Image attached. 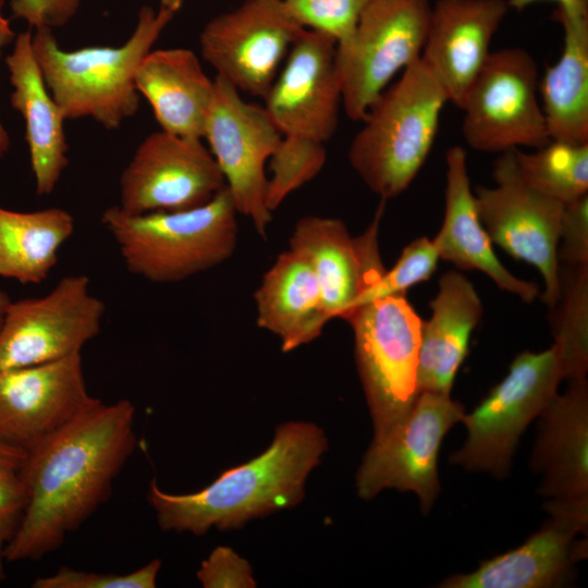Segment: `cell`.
<instances>
[{
	"mask_svg": "<svg viewBox=\"0 0 588 588\" xmlns=\"http://www.w3.org/2000/svg\"><path fill=\"white\" fill-rule=\"evenodd\" d=\"M134 422L128 400L100 401L27 451L28 504L5 562L40 560L58 550L107 501L136 446Z\"/></svg>",
	"mask_w": 588,
	"mask_h": 588,
	"instance_id": "1",
	"label": "cell"
},
{
	"mask_svg": "<svg viewBox=\"0 0 588 588\" xmlns=\"http://www.w3.org/2000/svg\"><path fill=\"white\" fill-rule=\"evenodd\" d=\"M327 450L322 428L287 421L275 428L262 453L221 471L199 491L168 493L152 479L148 501L163 531L200 536L212 527L238 529L250 519L296 506L305 497L309 474Z\"/></svg>",
	"mask_w": 588,
	"mask_h": 588,
	"instance_id": "2",
	"label": "cell"
},
{
	"mask_svg": "<svg viewBox=\"0 0 588 588\" xmlns=\"http://www.w3.org/2000/svg\"><path fill=\"white\" fill-rule=\"evenodd\" d=\"M164 9L143 7L130 38L119 47L63 50L49 26L32 36L36 61L65 120L90 118L107 130L120 127L139 107L137 69L173 19Z\"/></svg>",
	"mask_w": 588,
	"mask_h": 588,
	"instance_id": "3",
	"label": "cell"
},
{
	"mask_svg": "<svg viewBox=\"0 0 588 588\" xmlns=\"http://www.w3.org/2000/svg\"><path fill=\"white\" fill-rule=\"evenodd\" d=\"M448 95L421 59L412 63L368 109L348 161L381 199L403 193L427 160Z\"/></svg>",
	"mask_w": 588,
	"mask_h": 588,
	"instance_id": "4",
	"label": "cell"
},
{
	"mask_svg": "<svg viewBox=\"0 0 588 588\" xmlns=\"http://www.w3.org/2000/svg\"><path fill=\"white\" fill-rule=\"evenodd\" d=\"M237 210L226 185L208 203L180 211L126 213L108 207L100 221L125 268L156 283H173L219 266L237 243Z\"/></svg>",
	"mask_w": 588,
	"mask_h": 588,
	"instance_id": "5",
	"label": "cell"
},
{
	"mask_svg": "<svg viewBox=\"0 0 588 588\" xmlns=\"http://www.w3.org/2000/svg\"><path fill=\"white\" fill-rule=\"evenodd\" d=\"M355 359L373 425L381 439L399 427L418 395L417 368L421 319L405 295L369 301L346 319Z\"/></svg>",
	"mask_w": 588,
	"mask_h": 588,
	"instance_id": "6",
	"label": "cell"
},
{
	"mask_svg": "<svg viewBox=\"0 0 588 588\" xmlns=\"http://www.w3.org/2000/svg\"><path fill=\"white\" fill-rule=\"evenodd\" d=\"M562 379L553 346L540 353L518 354L509 373L471 413L462 416L467 438L451 454L450 463L504 478L519 437L555 396Z\"/></svg>",
	"mask_w": 588,
	"mask_h": 588,
	"instance_id": "7",
	"label": "cell"
},
{
	"mask_svg": "<svg viewBox=\"0 0 588 588\" xmlns=\"http://www.w3.org/2000/svg\"><path fill=\"white\" fill-rule=\"evenodd\" d=\"M432 4L430 0H371L352 38L336 46L342 108L363 121L370 106L399 72L420 59Z\"/></svg>",
	"mask_w": 588,
	"mask_h": 588,
	"instance_id": "8",
	"label": "cell"
},
{
	"mask_svg": "<svg viewBox=\"0 0 588 588\" xmlns=\"http://www.w3.org/2000/svg\"><path fill=\"white\" fill-rule=\"evenodd\" d=\"M534 57L518 47L492 51L462 107V134L481 152L538 148L550 142Z\"/></svg>",
	"mask_w": 588,
	"mask_h": 588,
	"instance_id": "9",
	"label": "cell"
},
{
	"mask_svg": "<svg viewBox=\"0 0 588 588\" xmlns=\"http://www.w3.org/2000/svg\"><path fill=\"white\" fill-rule=\"evenodd\" d=\"M492 174L494 186L475 189L480 221L491 243L538 269L546 285L541 298L554 308L561 295L558 245L564 205L524 182L514 150L499 156Z\"/></svg>",
	"mask_w": 588,
	"mask_h": 588,
	"instance_id": "10",
	"label": "cell"
},
{
	"mask_svg": "<svg viewBox=\"0 0 588 588\" xmlns=\"http://www.w3.org/2000/svg\"><path fill=\"white\" fill-rule=\"evenodd\" d=\"M465 411L450 394L420 392L412 411L392 432L372 439L356 473L364 500L384 489L412 491L428 514L440 492L438 455L448 431Z\"/></svg>",
	"mask_w": 588,
	"mask_h": 588,
	"instance_id": "11",
	"label": "cell"
},
{
	"mask_svg": "<svg viewBox=\"0 0 588 588\" xmlns=\"http://www.w3.org/2000/svg\"><path fill=\"white\" fill-rule=\"evenodd\" d=\"M105 313L85 274L61 278L44 296L10 302L0 327V370L81 354L100 332Z\"/></svg>",
	"mask_w": 588,
	"mask_h": 588,
	"instance_id": "12",
	"label": "cell"
},
{
	"mask_svg": "<svg viewBox=\"0 0 588 588\" xmlns=\"http://www.w3.org/2000/svg\"><path fill=\"white\" fill-rule=\"evenodd\" d=\"M204 138L217 161L238 213L266 237L272 212L266 204V162L282 134L265 107L245 101L233 85L216 76Z\"/></svg>",
	"mask_w": 588,
	"mask_h": 588,
	"instance_id": "13",
	"label": "cell"
},
{
	"mask_svg": "<svg viewBox=\"0 0 588 588\" xmlns=\"http://www.w3.org/2000/svg\"><path fill=\"white\" fill-rule=\"evenodd\" d=\"M303 29L283 0H245L205 25L200 52L218 77L264 98Z\"/></svg>",
	"mask_w": 588,
	"mask_h": 588,
	"instance_id": "14",
	"label": "cell"
},
{
	"mask_svg": "<svg viewBox=\"0 0 588 588\" xmlns=\"http://www.w3.org/2000/svg\"><path fill=\"white\" fill-rule=\"evenodd\" d=\"M201 140L162 130L146 136L121 174L120 209L139 215L208 203L225 181Z\"/></svg>",
	"mask_w": 588,
	"mask_h": 588,
	"instance_id": "15",
	"label": "cell"
},
{
	"mask_svg": "<svg viewBox=\"0 0 588 588\" xmlns=\"http://www.w3.org/2000/svg\"><path fill=\"white\" fill-rule=\"evenodd\" d=\"M99 402L81 354L0 370V439L28 451Z\"/></svg>",
	"mask_w": 588,
	"mask_h": 588,
	"instance_id": "16",
	"label": "cell"
},
{
	"mask_svg": "<svg viewBox=\"0 0 588 588\" xmlns=\"http://www.w3.org/2000/svg\"><path fill=\"white\" fill-rule=\"evenodd\" d=\"M264 99L267 113L282 135L323 144L330 139L342 107L335 40L304 28Z\"/></svg>",
	"mask_w": 588,
	"mask_h": 588,
	"instance_id": "17",
	"label": "cell"
},
{
	"mask_svg": "<svg viewBox=\"0 0 588 588\" xmlns=\"http://www.w3.org/2000/svg\"><path fill=\"white\" fill-rule=\"evenodd\" d=\"M385 201L381 199L373 220L357 237L335 218L307 216L294 226L290 248L310 264L330 320H346L362 294L385 271L378 246Z\"/></svg>",
	"mask_w": 588,
	"mask_h": 588,
	"instance_id": "18",
	"label": "cell"
},
{
	"mask_svg": "<svg viewBox=\"0 0 588 588\" xmlns=\"http://www.w3.org/2000/svg\"><path fill=\"white\" fill-rule=\"evenodd\" d=\"M538 416L531 468L542 474L540 493L553 507L588 517V383L571 380Z\"/></svg>",
	"mask_w": 588,
	"mask_h": 588,
	"instance_id": "19",
	"label": "cell"
},
{
	"mask_svg": "<svg viewBox=\"0 0 588 588\" xmlns=\"http://www.w3.org/2000/svg\"><path fill=\"white\" fill-rule=\"evenodd\" d=\"M509 10L506 0H438L432 5L420 59L456 107L485 66Z\"/></svg>",
	"mask_w": 588,
	"mask_h": 588,
	"instance_id": "20",
	"label": "cell"
},
{
	"mask_svg": "<svg viewBox=\"0 0 588 588\" xmlns=\"http://www.w3.org/2000/svg\"><path fill=\"white\" fill-rule=\"evenodd\" d=\"M551 518L522 546L493 559L467 574L452 575L443 588H548L564 584L573 565L587 553L588 523L571 515L552 513Z\"/></svg>",
	"mask_w": 588,
	"mask_h": 588,
	"instance_id": "21",
	"label": "cell"
},
{
	"mask_svg": "<svg viewBox=\"0 0 588 588\" xmlns=\"http://www.w3.org/2000/svg\"><path fill=\"white\" fill-rule=\"evenodd\" d=\"M445 161L444 218L432 241L439 257L458 269L481 271L501 290L531 303L539 294L538 285L513 275L493 253L470 188L466 150L460 146L451 147Z\"/></svg>",
	"mask_w": 588,
	"mask_h": 588,
	"instance_id": "22",
	"label": "cell"
},
{
	"mask_svg": "<svg viewBox=\"0 0 588 588\" xmlns=\"http://www.w3.org/2000/svg\"><path fill=\"white\" fill-rule=\"evenodd\" d=\"M13 86L11 105L25 120L30 167L38 195H49L69 163L63 128L65 117L52 98L38 66L32 32L15 38L5 58Z\"/></svg>",
	"mask_w": 588,
	"mask_h": 588,
	"instance_id": "23",
	"label": "cell"
},
{
	"mask_svg": "<svg viewBox=\"0 0 588 588\" xmlns=\"http://www.w3.org/2000/svg\"><path fill=\"white\" fill-rule=\"evenodd\" d=\"M135 84L162 131L204 139L215 82L205 74L194 51L150 50L137 69Z\"/></svg>",
	"mask_w": 588,
	"mask_h": 588,
	"instance_id": "24",
	"label": "cell"
},
{
	"mask_svg": "<svg viewBox=\"0 0 588 588\" xmlns=\"http://www.w3.org/2000/svg\"><path fill=\"white\" fill-rule=\"evenodd\" d=\"M429 305L431 317L420 327L418 391L450 394L482 305L474 285L457 271L440 278L438 294Z\"/></svg>",
	"mask_w": 588,
	"mask_h": 588,
	"instance_id": "25",
	"label": "cell"
},
{
	"mask_svg": "<svg viewBox=\"0 0 588 588\" xmlns=\"http://www.w3.org/2000/svg\"><path fill=\"white\" fill-rule=\"evenodd\" d=\"M258 327L275 334L287 353L320 336L330 321L317 277L301 253H281L255 292Z\"/></svg>",
	"mask_w": 588,
	"mask_h": 588,
	"instance_id": "26",
	"label": "cell"
},
{
	"mask_svg": "<svg viewBox=\"0 0 588 588\" xmlns=\"http://www.w3.org/2000/svg\"><path fill=\"white\" fill-rule=\"evenodd\" d=\"M563 28L559 60L539 78V97L551 140L588 143V16L555 10Z\"/></svg>",
	"mask_w": 588,
	"mask_h": 588,
	"instance_id": "27",
	"label": "cell"
},
{
	"mask_svg": "<svg viewBox=\"0 0 588 588\" xmlns=\"http://www.w3.org/2000/svg\"><path fill=\"white\" fill-rule=\"evenodd\" d=\"M74 226L73 216L59 207L22 212L0 206V277L42 282Z\"/></svg>",
	"mask_w": 588,
	"mask_h": 588,
	"instance_id": "28",
	"label": "cell"
},
{
	"mask_svg": "<svg viewBox=\"0 0 588 588\" xmlns=\"http://www.w3.org/2000/svg\"><path fill=\"white\" fill-rule=\"evenodd\" d=\"M535 149H513L528 186L563 205L588 194V143L550 140Z\"/></svg>",
	"mask_w": 588,
	"mask_h": 588,
	"instance_id": "29",
	"label": "cell"
},
{
	"mask_svg": "<svg viewBox=\"0 0 588 588\" xmlns=\"http://www.w3.org/2000/svg\"><path fill=\"white\" fill-rule=\"evenodd\" d=\"M560 281L552 346L563 379L578 380L588 370V265L560 267Z\"/></svg>",
	"mask_w": 588,
	"mask_h": 588,
	"instance_id": "30",
	"label": "cell"
},
{
	"mask_svg": "<svg viewBox=\"0 0 588 588\" xmlns=\"http://www.w3.org/2000/svg\"><path fill=\"white\" fill-rule=\"evenodd\" d=\"M327 159L324 144L298 136L282 135L270 157L266 204L272 212L294 191L313 180Z\"/></svg>",
	"mask_w": 588,
	"mask_h": 588,
	"instance_id": "31",
	"label": "cell"
},
{
	"mask_svg": "<svg viewBox=\"0 0 588 588\" xmlns=\"http://www.w3.org/2000/svg\"><path fill=\"white\" fill-rule=\"evenodd\" d=\"M27 451L0 439V581L5 577L4 550L17 531L28 504L24 478Z\"/></svg>",
	"mask_w": 588,
	"mask_h": 588,
	"instance_id": "32",
	"label": "cell"
},
{
	"mask_svg": "<svg viewBox=\"0 0 588 588\" xmlns=\"http://www.w3.org/2000/svg\"><path fill=\"white\" fill-rule=\"evenodd\" d=\"M371 0H283L292 19L302 27L322 33L345 45Z\"/></svg>",
	"mask_w": 588,
	"mask_h": 588,
	"instance_id": "33",
	"label": "cell"
},
{
	"mask_svg": "<svg viewBox=\"0 0 588 588\" xmlns=\"http://www.w3.org/2000/svg\"><path fill=\"white\" fill-rule=\"evenodd\" d=\"M439 258L432 241L427 237L416 238L402 250L395 265L390 270H385L362 294L355 309L372 299L405 295L409 287L431 277L437 269Z\"/></svg>",
	"mask_w": 588,
	"mask_h": 588,
	"instance_id": "34",
	"label": "cell"
},
{
	"mask_svg": "<svg viewBox=\"0 0 588 588\" xmlns=\"http://www.w3.org/2000/svg\"><path fill=\"white\" fill-rule=\"evenodd\" d=\"M159 559L126 574L95 573L60 567L54 574L38 577L33 588H155Z\"/></svg>",
	"mask_w": 588,
	"mask_h": 588,
	"instance_id": "35",
	"label": "cell"
},
{
	"mask_svg": "<svg viewBox=\"0 0 588 588\" xmlns=\"http://www.w3.org/2000/svg\"><path fill=\"white\" fill-rule=\"evenodd\" d=\"M205 588H253L257 583L250 564L229 547L215 548L197 572Z\"/></svg>",
	"mask_w": 588,
	"mask_h": 588,
	"instance_id": "36",
	"label": "cell"
},
{
	"mask_svg": "<svg viewBox=\"0 0 588 588\" xmlns=\"http://www.w3.org/2000/svg\"><path fill=\"white\" fill-rule=\"evenodd\" d=\"M559 242L564 265H588V194L564 205Z\"/></svg>",
	"mask_w": 588,
	"mask_h": 588,
	"instance_id": "37",
	"label": "cell"
},
{
	"mask_svg": "<svg viewBox=\"0 0 588 588\" xmlns=\"http://www.w3.org/2000/svg\"><path fill=\"white\" fill-rule=\"evenodd\" d=\"M78 0H12L14 16L28 21L30 26H59L76 12Z\"/></svg>",
	"mask_w": 588,
	"mask_h": 588,
	"instance_id": "38",
	"label": "cell"
},
{
	"mask_svg": "<svg viewBox=\"0 0 588 588\" xmlns=\"http://www.w3.org/2000/svg\"><path fill=\"white\" fill-rule=\"evenodd\" d=\"M510 9L522 11L531 4L541 1H553L558 4L556 11L578 16H588V0H506Z\"/></svg>",
	"mask_w": 588,
	"mask_h": 588,
	"instance_id": "39",
	"label": "cell"
},
{
	"mask_svg": "<svg viewBox=\"0 0 588 588\" xmlns=\"http://www.w3.org/2000/svg\"><path fill=\"white\" fill-rule=\"evenodd\" d=\"M3 0H0V54L1 49L9 45L14 39V32L12 30L8 19L2 13ZM10 147L9 135L0 121V159L5 155Z\"/></svg>",
	"mask_w": 588,
	"mask_h": 588,
	"instance_id": "40",
	"label": "cell"
},
{
	"mask_svg": "<svg viewBox=\"0 0 588 588\" xmlns=\"http://www.w3.org/2000/svg\"><path fill=\"white\" fill-rule=\"evenodd\" d=\"M184 0H160V8L174 14L181 9Z\"/></svg>",
	"mask_w": 588,
	"mask_h": 588,
	"instance_id": "41",
	"label": "cell"
},
{
	"mask_svg": "<svg viewBox=\"0 0 588 588\" xmlns=\"http://www.w3.org/2000/svg\"><path fill=\"white\" fill-rule=\"evenodd\" d=\"M10 298L9 296L7 295L5 292H3L1 289H0V327L2 324V321L4 319V316H5V311L8 309V306L10 304Z\"/></svg>",
	"mask_w": 588,
	"mask_h": 588,
	"instance_id": "42",
	"label": "cell"
}]
</instances>
